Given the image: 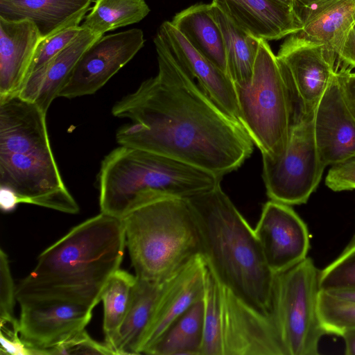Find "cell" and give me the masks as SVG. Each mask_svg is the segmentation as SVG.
Listing matches in <instances>:
<instances>
[{"label":"cell","instance_id":"6da1fadb","mask_svg":"<svg viewBox=\"0 0 355 355\" xmlns=\"http://www.w3.org/2000/svg\"><path fill=\"white\" fill-rule=\"evenodd\" d=\"M158 73L112 107L121 146L165 155L216 175L238 169L253 152L243 125L220 109L156 35Z\"/></svg>","mask_w":355,"mask_h":355},{"label":"cell","instance_id":"7a4b0ae2","mask_svg":"<svg viewBox=\"0 0 355 355\" xmlns=\"http://www.w3.org/2000/svg\"><path fill=\"white\" fill-rule=\"evenodd\" d=\"M125 245L122 220L101 212L40 254L34 269L16 286L17 300L58 299L94 309L120 268Z\"/></svg>","mask_w":355,"mask_h":355},{"label":"cell","instance_id":"3957f363","mask_svg":"<svg viewBox=\"0 0 355 355\" xmlns=\"http://www.w3.org/2000/svg\"><path fill=\"white\" fill-rule=\"evenodd\" d=\"M186 199L198 233L200 254L209 268L240 300L270 315L275 274L254 229L220 184Z\"/></svg>","mask_w":355,"mask_h":355},{"label":"cell","instance_id":"277c9868","mask_svg":"<svg viewBox=\"0 0 355 355\" xmlns=\"http://www.w3.org/2000/svg\"><path fill=\"white\" fill-rule=\"evenodd\" d=\"M46 115L19 95L0 99V187L12 191L19 203L75 214L79 206L53 155Z\"/></svg>","mask_w":355,"mask_h":355},{"label":"cell","instance_id":"5b68a950","mask_svg":"<svg viewBox=\"0 0 355 355\" xmlns=\"http://www.w3.org/2000/svg\"><path fill=\"white\" fill-rule=\"evenodd\" d=\"M222 178L165 155L120 145L101 162V212L123 219L158 196L187 198L220 184Z\"/></svg>","mask_w":355,"mask_h":355},{"label":"cell","instance_id":"8992f818","mask_svg":"<svg viewBox=\"0 0 355 355\" xmlns=\"http://www.w3.org/2000/svg\"><path fill=\"white\" fill-rule=\"evenodd\" d=\"M125 244L138 278L162 283L200 254L193 215L184 198L160 196L123 219Z\"/></svg>","mask_w":355,"mask_h":355},{"label":"cell","instance_id":"52a82bcc","mask_svg":"<svg viewBox=\"0 0 355 355\" xmlns=\"http://www.w3.org/2000/svg\"><path fill=\"white\" fill-rule=\"evenodd\" d=\"M240 123L262 157L282 155L295 117L291 89L277 56L261 40L251 81L234 85Z\"/></svg>","mask_w":355,"mask_h":355},{"label":"cell","instance_id":"ba28073f","mask_svg":"<svg viewBox=\"0 0 355 355\" xmlns=\"http://www.w3.org/2000/svg\"><path fill=\"white\" fill-rule=\"evenodd\" d=\"M319 270L310 257L275 274L271 314L286 355H317L327 334L318 312Z\"/></svg>","mask_w":355,"mask_h":355},{"label":"cell","instance_id":"9c48e42d","mask_svg":"<svg viewBox=\"0 0 355 355\" xmlns=\"http://www.w3.org/2000/svg\"><path fill=\"white\" fill-rule=\"evenodd\" d=\"M262 163L270 200L290 206L306 203L327 167L316 145L313 114L297 115L284 153L274 159L262 157Z\"/></svg>","mask_w":355,"mask_h":355},{"label":"cell","instance_id":"30bf717a","mask_svg":"<svg viewBox=\"0 0 355 355\" xmlns=\"http://www.w3.org/2000/svg\"><path fill=\"white\" fill-rule=\"evenodd\" d=\"M294 101L296 116L314 114L338 71V58L299 33L288 36L276 55Z\"/></svg>","mask_w":355,"mask_h":355},{"label":"cell","instance_id":"8fae6325","mask_svg":"<svg viewBox=\"0 0 355 355\" xmlns=\"http://www.w3.org/2000/svg\"><path fill=\"white\" fill-rule=\"evenodd\" d=\"M139 28L102 36L81 55L58 97L74 98L96 93L144 46Z\"/></svg>","mask_w":355,"mask_h":355},{"label":"cell","instance_id":"7c38bea8","mask_svg":"<svg viewBox=\"0 0 355 355\" xmlns=\"http://www.w3.org/2000/svg\"><path fill=\"white\" fill-rule=\"evenodd\" d=\"M17 301L20 306V336L35 355H47L48 349L84 330L94 309L83 304L58 299Z\"/></svg>","mask_w":355,"mask_h":355},{"label":"cell","instance_id":"4fadbf2b","mask_svg":"<svg viewBox=\"0 0 355 355\" xmlns=\"http://www.w3.org/2000/svg\"><path fill=\"white\" fill-rule=\"evenodd\" d=\"M220 292L223 355H286L272 314L252 309L220 283Z\"/></svg>","mask_w":355,"mask_h":355},{"label":"cell","instance_id":"5bb4252c","mask_svg":"<svg viewBox=\"0 0 355 355\" xmlns=\"http://www.w3.org/2000/svg\"><path fill=\"white\" fill-rule=\"evenodd\" d=\"M254 230L274 274L307 257L310 248L308 227L290 205L271 200L266 202Z\"/></svg>","mask_w":355,"mask_h":355},{"label":"cell","instance_id":"9a60e30c","mask_svg":"<svg viewBox=\"0 0 355 355\" xmlns=\"http://www.w3.org/2000/svg\"><path fill=\"white\" fill-rule=\"evenodd\" d=\"M313 127L318 150L326 166L355 157V116L344 99L337 73L315 110Z\"/></svg>","mask_w":355,"mask_h":355},{"label":"cell","instance_id":"2e32d148","mask_svg":"<svg viewBox=\"0 0 355 355\" xmlns=\"http://www.w3.org/2000/svg\"><path fill=\"white\" fill-rule=\"evenodd\" d=\"M206 268L205 259L198 254L164 282L142 343L141 354H145L194 303L203 298Z\"/></svg>","mask_w":355,"mask_h":355},{"label":"cell","instance_id":"e0dca14e","mask_svg":"<svg viewBox=\"0 0 355 355\" xmlns=\"http://www.w3.org/2000/svg\"><path fill=\"white\" fill-rule=\"evenodd\" d=\"M156 35L197 80L205 93L226 114L240 123L235 87L229 76L194 49L171 21L163 22Z\"/></svg>","mask_w":355,"mask_h":355},{"label":"cell","instance_id":"ac0fdd59","mask_svg":"<svg viewBox=\"0 0 355 355\" xmlns=\"http://www.w3.org/2000/svg\"><path fill=\"white\" fill-rule=\"evenodd\" d=\"M233 23L266 41L299 33L302 22L293 8L278 0H212Z\"/></svg>","mask_w":355,"mask_h":355},{"label":"cell","instance_id":"d6986e66","mask_svg":"<svg viewBox=\"0 0 355 355\" xmlns=\"http://www.w3.org/2000/svg\"><path fill=\"white\" fill-rule=\"evenodd\" d=\"M42 40L31 21L0 18V98L19 94Z\"/></svg>","mask_w":355,"mask_h":355},{"label":"cell","instance_id":"ffe728a7","mask_svg":"<svg viewBox=\"0 0 355 355\" xmlns=\"http://www.w3.org/2000/svg\"><path fill=\"white\" fill-rule=\"evenodd\" d=\"M293 8L302 24L299 33L323 44L338 60L355 24V0H295Z\"/></svg>","mask_w":355,"mask_h":355},{"label":"cell","instance_id":"44dd1931","mask_svg":"<svg viewBox=\"0 0 355 355\" xmlns=\"http://www.w3.org/2000/svg\"><path fill=\"white\" fill-rule=\"evenodd\" d=\"M92 0H0V18L28 19L35 24L42 37L80 26L91 9Z\"/></svg>","mask_w":355,"mask_h":355},{"label":"cell","instance_id":"7402d4cb","mask_svg":"<svg viewBox=\"0 0 355 355\" xmlns=\"http://www.w3.org/2000/svg\"><path fill=\"white\" fill-rule=\"evenodd\" d=\"M101 37L82 27L67 48L28 76L18 95L35 103L47 112L81 55Z\"/></svg>","mask_w":355,"mask_h":355},{"label":"cell","instance_id":"603a6c76","mask_svg":"<svg viewBox=\"0 0 355 355\" xmlns=\"http://www.w3.org/2000/svg\"><path fill=\"white\" fill-rule=\"evenodd\" d=\"M163 283L136 277L130 304L112 346L116 355L140 354Z\"/></svg>","mask_w":355,"mask_h":355},{"label":"cell","instance_id":"cb8c5ba5","mask_svg":"<svg viewBox=\"0 0 355 355\" xmlns=\"http://www.w3.org/2000/svg\"><path fill=\"white\" fill-rule=\"evenodd\" d=\"M171 22L194 49L227 74L223 36L211 3L193 5L176 14Z\"/></svg>","mask_w":355,"mask_h":355},{"label":"cell","instance_id":"d4e9b609","mask_svg":"<svg viewBox=\"0 0 355 355\" xmlns=\"http://www.w3.org/2000/svg\"><path fill=\"white\" fill-rule=\"evenodd\" d=\"M211 3V12L223 36L227 74L234 85L245 86L252 79L261 39L236 25Z\"/></svg>","mask_w":355,"mask_h":355},{"label":"cell","instance_id":"484cf974","mask_svg":"<svg viewBox=\"0 0 355 355\" xmlns=\"http://www.w3.org/2000/svg\"><path fill=\"white\" fill-rule=\"evenodd\" d=\"M204 302L194 303L145 353L149 355H201Z\"/></svg>","mask_w":355,"mask_h":355},{"label":"cell","instance_id":"4316f807","mask_svg":"<svg viewBox=\"0 0 355 355\" xmlns=\"http://www.w3.org/2000/svg\"><path fill=\"white\" fill-rule=\"evenodd\" d=\"M82 27L93 33H104L139 22L150 10L145 0H95Z\"/></svg>","mask_w":355,"mask_h":355},{"label":"cell","instance_id":"83f0119b","mask_svg":"<svg viewBox=\"0 0 355 355\" xmlns=\"http://www.w3.org/2000/svg\"><path fill=\"white\" fill-rule=\"evenodd\" d=\"M135 282V275L119 268L110 278L103 292L105 343L112 351L127 314Z\"/></svg>","mask_w":355,"mask_h":355},{"label":"cell","instance_id":"f1b7e54d","mask_svg":"<svg viewBox=\"0 0 355 355\" xmlns=\"http://www.w3.org/2000/svg\"><path fill=\"white\" fill-rule=\"evenodd\" d=\"M204 302V334L201 355H223L220 334V283L207 265Z\"/></svg>","mask_w":355,"mask_h":355},{"label":"cell","instance_id":"f546056e","mask_svg":"<svg viewBox=\"0 0 355 355\" xmlns=\"http://www.w3.org/2000/svg\"><path fill=\"white\" fill-rule=\"evenodd\" d=\"M318 306L327 334L342 336L346 331L355 329V302L343 300L320 291Z\"/></svg>","mask_w":355,"mask_h":355},{"label":"cell","instance_id":"4dcf8cb0","mask_svg":"<svg viewBox=\"0 0 355 355\" xmlns=\"http://www.w3.org/2000/svg\"><path fill=\"white\" fill-rule=\"evenodd\" d=\"M320 291L355 287V239L331 263L319 271Z\"/></svg>","mask_w":355,"mask_h":355},{"label":"cell","instance_id":"1f68e13d","mask_svg":"<svg viewBox=\"0 0 355 355\" xmlns=\"http://www.w3.org/2000/svg\"><path fill=\"white\" fill-rule=\"evenodd\" d=\"M81 30V26H73L42 40L32 62L28 77L33 72L45 66L55 56L67 48L76 39Z\"/></svg>","mask_w":355,"mask_h":355},{"label":"cell","instance_id":"d6a6232c","mask_svg":"<svg viewBox=\"0 0 355 355\" xmlns=\"http://www.w3.org/2000/svg\"><path fill=\"white\" fill-rule=\"evenodd\" d=\"M105 354L114 353L105 345L92 339L84 329L47 350V355Z\"/></svg>","mask_w":355,"mask_h":355},{"label":"cell","instance_id":"836d02e7","mask_svg":"<svg viewBox=\"0 0 355 355\" xmlns=\"http://www.w3.org/2000/svg\"><path fill=\"white\" fill-rule=\"evenodd\" d=\"M16 298V286L12 277L6 253L0 250V320L15 319L13 308Z\"/></svg>","mask_w":355,"mask_h":355},{"label":"cell","instance_id":"e575fe53","mask_svg":"<svg viewBox=\"0 0 355 355\" xmlns=\"http://www.w3.org/2000/svg\"><path fill=\"white\" fill-rule=\"evenodd\" d=\"M1 354L35 355L32 348L21 339L19 320H0Z\"/></svg>","mask_w":355,"mask_h":355},{"label":"cell","instance_id":"d590c367","mask_svg":"<svg viewBox=\"0 0 355 355\" xmlns=\"http://www.w3.org/2000/svg\"><path fill=\"white\" fill-rule=\"evenodd\" d=\"M325 184L334 191L355 189V157L332 166L326 177Z\"/></svg>","mask_w":355,"mask_h":355},{"label":"cell","instance_id":"8d00e7d4","mask_svg":"<svg viewBox=\"0 0 355 355\" xmlns=\"http://www.w3.org/2000/svg\"><path fill=\"white\" fill-rule=\"evenodd\" d=\"M337 77L344 99L355 116V72L340 68L337 71Z\"/></svg>","mask_w":355,"mask_h":355},{"label":"cell","instance_id":"74e56055","mask_svg":"<svg viewBox=\"0 0 355 355\" xmlns=\"http://www.w3.org/2000/svg\"><path fill=\"white\" fill-rule=\"evenodd\" d=\"M338 71L340 68H355V24L349 31L338 60Z\"/></svg>","mask_w":355,"mask_h":355},{"label":"cell","instance_id":"f35d334b","mask_svg":"<svg viewBox=\"0 0 355 355\" xmlns=\"http://www.w3.org/2000/svg\"><path fill=\"white\" fill-rule=\"evenodd\" d=\"M19 204L17 196L10 190L1 187L0 206L2 211H12Z\"/></svg>","mask_w":355,"mask_h":355},{"label":"cell","instance_id":"ab89813d","mask_svg":"<svg viewBox=\"0 0 355 355\" xmlns=\"http://www.w3.org/2000/svg\"><path fill=\"white\" fill-rule=\"evenodd\" d=\"M326 292L336 298L351 302H355V287L345 288Z\"/></svg>","mask_w":355,"mask_h":355},{"label":"cell","instance_id":"60d3db41","mask_svg":"<svg viewBox=\"0 0 355 355\" xmlns=\"http://www.w3.org/2000/svg\"><path fill=\"white\" fill-rule=\"evenodd\" d=\"M341 337L343 338L345 344V354L355 355V329L346 331Z\"/></svg>","mask_w":355,"mask_h":355},{"label":"cell","instance_id":"b9f144b4","mask_svg":"<svg viewBox=\"0 0 355 355\" xmlns=\"http://www.w3.org/2000/svg\"><path fill=\"white\" fill-rule=\"evenodd\" d=\"M292 8H293V5H294V1L295 0H278Z\"/></svg>","mask_w":355,"mask_h":355}]
</instances>
